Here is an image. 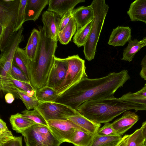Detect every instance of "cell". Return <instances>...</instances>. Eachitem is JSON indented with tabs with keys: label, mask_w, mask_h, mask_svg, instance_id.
<instances>
[{
	"label": "cell",
	"mask_w": 146,
	"mask_h": 146,
	"mask_svg": "<svg viewBox=\"0 0 146 146\" xmlns=\"http://www.w3.org/2000/svg\"><path fill=\"white\" fill-rule=\"evenodd\" d=\"M141 70L139 73L141 77L146 80V54L142 59L141 63Z\"/></svg>",
	"instance_id": "43"
},
{
	"label": "cell",
	"mask_w": 146,
	"mask_h": 146,
	"mask_svg": "<svg viewBox=\"0 0 146 146\" xmlns=\"http://www.w3.org/2000/svg\"><path fill=\"white\" fill-rule=\"evenodd\" d=\"M1 146H23L21 136L15 137L14 139Z\"/></svg>",
	"instance_id": "42"
},
{
	"label": "cell",
	"mask_w": 146,
	"mask_h": 146,
	"mask_svg": "<svg viewBox=\"0 0 146 146\" xmlns=\"http://www.w3.org/2000/svg\"><path fill=\"white\" fill-rule=\"evenodd\" d=\"M49 0H27L25 9V21L37 20Z\"/></svg>",
	"instance_id": "16"
},
{
	"label": "cell",
	"mask_w": 146,
	"mask_h": 146,
	"mask_svg": "<svg viewBox=\"0 0 146 146\" xmlns=\"http://www.w3.org/2000/svg\"><path fill=\"white\" fill-rule=\"evenodd\" d=\"M97 134L102 136H111L118 135L113 128L111 123H106L104 125L98 130Z\"/></svg>",
	"instance_id": "35"
},
{
	"label": "cell",
	"mask_w": 146,
	"mask_h": 146,
	"mask_svg": "<svg viewBox=\"0 0 146 146\" xmlns=\"http://www.w3.org/2000/svg\"><path fill=\"white\" fill-rule=\"evenodd\" d=\"M76 22L72 17L66 26L58 34V40L62 44L66 45L71 41L73 36L76 32Z\"/></svg>",
	"instance_id": "22"
},
{
	"label": "cell",
	"mask_w": 146,
	"mask_h": 146,
	"mask_svg": "<svg viewBox=\"0 0 146 146\" xmlns=\"http://www.w3.org/2000/svg\"><path fill=\"white\" fill-rule=\"evenodd\" d=\"M130 79L125 70L99 78L84 77L58 95L55 102L77 110L86 101L114 97L115 92Z\"/></svg>",
	"instance_id": "1"
},
{
	"label": "cell",
	"mask_w": 146,
	"mask_h": 146,
	"mask_svg": "<svg viewBox=\"0 0 146 146\" xmlns=\"http://www.w3.org/2000/svg\"><path fill=\"white\" fill-rule=\"evenodd\" d=\"M94 135H96L101 126V124L92 121L79 113L69 117L68 119Z\"/></svg>",
	"instance_id": "19"
},
{
	"label": "cell",
	"mask_w": 146,
	"mask_h": 146,
	"mask_svg": "<svg viewBox=\"0 0 146 146\" xmlns=\"http://www.w3.org/2000/svg\"><path fill=\"white\" fill-rule=\"evenodd\" d=\"M93 20L82 27L77 29L73 38V41L78 47L84 46L92 27Z\"/></svg>",
	"instance_id": "27"
},
{
	"label": "cell",
	"mask_w": 146,
	"mask_h": 146,
	"mask_svg": "<svg viewBox=\"0 0 146 146\" xmlns=\"http://www.w3.org/2000/svg\"><path fill=\"white\" fill-rule=\"evenodd\" d=\"M48 127L53 135L62 143H70L75 132L80 130L88 132L69 119L50 120L46 121Z\"/></svg>",
	"instance_id": "10"
},
{
	"label": "cell",
	"mask_w": 146,
	"mask_h": 146,
	"mask_svg": "<svg viewBox=\"0 0 146 146\" xmlns=\"http://www.w3.org/2000/svg\"><path fill=\"white\" fill-rule=\"evenodd\" d=\"M141 130L142 133L144 138L146 139V121L143 122L140 128Z\"/></svg>",
	"instance_id": "45"
},
{
	"label": "cell",
	"mask_w": 146,
	"mask_h": 146,
	"mask_svg": "<svg viewBox=\"0 0 146 146\" xmlns=\"http://www.w3.org/2000/svg\"><path fill=\"white\" fill-rule=\"evenodd\" d=\"M145 37H146V36H145Z\"/></svg>",
	"instance_id": "50"
},
{
	"label": "cell",
	"mask_w": 146,
	"mask_h": 146,
	"mask_svg": "<svg viewBox=\"0 0 146 146\" xmlns=\"http://www.w3.org/2000/svg\"><path fill=\"white\" fill-rule=\"evenodd\" d=\"M9 121L13 130L20 133L33 125L37 124L33 121L23 117L22 114L19 113L11 115Z\"/></svg>",
	"instance_id": "20"
},
{
	"label": "cell",
	"mask_w": 146,
	"mask_h": 146,
	"mask_svg": "<svg viewBox=\"0 0 146 146\" xmlns=\"http://www.w3.org/2000/svg\"><path fill=\"white\" fill-rule=\"evenodd\" d=\"M143 146H146V145L144 144V145Z\"/></svg>",
	"instance_id": "48"
},
{
	"label": "cell",
	"mask_w": 146,
	"mask_h": 146,
	"mask_svg": "<svg viewBox=\"0 0 146 146\" xmlns=\"http://www.w3.org/2000/svg\"><path fill=\"white\" fill-rule=\"evenodd\" d=\"M146 111L143 105L121 98H104L84 102L77 110L85 117L97 123H106L126 111Z\"/></svg>",
	"instance_id": "3"
},
{
	"label": "cell",
	"mask_w": 146,
	"mask_h": 146,
	"mask_svg": "<svg viewBox=\"0 0 146 146\" xmlns=\"http://www.w3.org/2000/svg\"><path fill=\"white\" fill-rule=\"evenodd\" d=\"M73 10L69 11L61 18L58 28V33L60 31H61L68 23L70 19L72 16V14Z\"/></svg>",
	"instance_id": "41"
},
{
	"label": "cell",
	"mask_w": 146,
	"mask_h": 146,
	"mask_svg": "<svg viewBox=\"0 0 146 146\" xmlns=\"http://www.w3.org/2000/svg\"><path fill=\"white\" fill-rule=\"evenodd\" d=\"M122 137L120 135L102 136L96 134L89 146H116Z\"/></svg>",
	"instance_id": "24"
},
{
	"label": "cell",
	"mask_w": 146,
	"mask_h": 146,
	"mask_svg": "<svg viewBox=\"0 0 146 146\" xmlns=\"http://www.w3.org/2000/svg\"><path fill=\"white\" fill-rule=\"evenodd\" d=\"M26 146H60L62 143L46 126L34 125L23 131Z\"/></svg>",
	"instance_id": "6"
},
{
	"label": "cell",
	"mask_w": 146,
	"mask_h": 146,
	"mask_svg": "<svg viewBox=\"0 0 146 146\" xmlns=\"http://www.w3.org/2000/svg\"><path fill=\"white\" fill-rule=\"evenodd\" d=\"M39 102L36 108L46 121L50 120H66L70 117L79 113L77 110L61 103Z\"/></svg>",
	"instance_id": "8"
},
{
	"label": "cell",
	"mask_w": 146,
	"mask_h": 146,
	"mask_svg": "<svg viewBox=\"0 0 146 146\" xmlns=\"http://www.w3.org/2000/svg\"><path fill=\"white\" fill-rule=\"evenodd\" d=\"M29 60V59L27 55L25 50L19 47H18L15 54L13 64L19 67L28 78L26 67L28 64Z\"/></svg>",
	"instance_id": "28"
},
{
	"label": "cell",
	"mask_w": 146,
	"mask_h": 146,
	"mask_svg": "<svg viewBox=\"0 0 146 146\" xmlns=\"http://www.w3.org/2000/svg\"><path fill=\"white\" fill-rule=\"evenodd\" d=\"M68 68L62 82L54 89L59 95L80 81L82 78L88 77L86 73L85 60L78 54L66 58Z\"/></svg>",
	"instance_id": "7"
},
{
	"label": "cell",
	"mask_w": 146,
	"mask_h": 146,
	"mask_svg": "<svg viewBox=\"0 0 146 146\" xmlns=\"http://www.w3.org/2000/svg\"><path fill=\"white\" fill-rule=\"evenodd\" d=\"M40 38L34 60H29L27 67L28 78L36 90L47 86L54 65L57 42L46 35L44 27L39 26Z\"/></svg>",
	"instance_id": "2"
},
{
	"label": "cell",
	"mask_w": 146,
	"mask_h": 146,
	"mask_svg": "<svg viewBox=\"0 0 146 146\" xmlns=\"http://www.w3.org/2000/svg\"><path fill=\"white\" fill-rule=\"evenodd\" d=\"M25 51L28 59L31 61L33 60L35 56L36 52L30 36L25 48Z\"/></svg>",
	"instance_id": "37"
},
{
	"label": "cell",
	"mask_w": 146,
	"mask_h": 146,
	"mask_svg": "<svg viewBox=\"0 0 146 146\" xmlns=\"http://www.w3.org/2000/svg\"><path fill=\"white\" fill-rule=\"evenodd\" d=\"M0 89L3 92L12 94L15 97L18 98L17 92L19 88L14 84L12 80V76H3L0 75Z\"/></svg>",
	"instance_id": "29"
},
{
	"label": "cell",
	"mask_w": 146,
	"mask_h": 146,
	"mask_svg": "<svg viewBox=\"0 0 146 146\" xmlns=\"http://www.w3.org/2000/svg\"><path fill=\"white\" fill-rule=\"evenodd\" d=\"M61 19L60 16L48 10L42 15V21L47 36L55 41H58V30Z\"/></svg>",
	"instance_id": "12"
},
{
	"label": "cell",
	"mask_w": 146,
	"mask_h": 146,
	"mask_svg": "<svg viewBox=\"0 0 146 146\" xmlns=\"http://www.w3.org/2000/svg\"><path fill=\"white\" fill-rule=\"evenodd\" d=\"M85 0H49L48 10L53 12L62 18L67 13L73 10L78 3Z\"/></svg>",
	"instance_id": "14"
},
{
	"label": "cell",
	"mask_w": 146,
	"mask_h": 146,
	"mask_svg": "<svg viewBox=\"0 0 146 146\" xmlns=\"http://www.w3.org/2000/svg\"><path fill=\"white\" fill-rule=\"evenodd\" d=\"M19 98L20 99L27 110L35 108L38 105L39 102L35 97L28 96L27 93L19 88L17 92Z\"/></svg>",
	"instance_id": "30"
},
{
	"label": "cell",
	"mask_w": 146,
	"mask_h": 146,
	"mask_svg": "<svg viewBox=\"0 0 146 146\" xmlns=\"http://www.w3.org/2000/svg\"><path fill=\"white\" fill-rule=\"evenodd\" d=\"M94 136L89 133L78 130L74 133L70 143L75 146H89Z\"/></svg>",
	"instance_id": "26"
},
{
	"label": "cell",
	"mask_w": 146,
	"mask_h": 146,
	"mask_svg": "<svg viewBox=\"0 0 146 146\" xmlns=\"http://www.w3.org/2000/svg\"><path fill=\"white\" fill-rule=\"evenodd\" d=\"M27 0H20L15 32L17 31L25 21V9Z\"/></svg>",
	"instance_id": "33"
},
{
	"label": "cell",
	"mask_w": 146,
	"mask_h": 146,
	"mask_svg": "<svg viewBox=\"0 0 146 146\" xmlns=\"http://www.w3.org/2000/svg\"><path fill=\"white\" fill-rule=\"evenodd\" d=\"M139 119L135 112L127 110L121 117L111 123L112 126L118 135H122L131 128Z\"/></svg>",
	"instance_id": "13"
},
{
	"label": "cell",
	"mask_w": 146,
	"mask_h": 146,
	"mask_svg": "<svg viewBox=\"0 0 146 146\" xmlns=\"http://www.w3.org/2000/svg\"><path fill=\"white\" fill-rule=\"evenodd\" d=\"M22 26L15 32L9 44L1 52L0 57V75L12 76L11 69L15 52L19 44L24 40Z\"/></svg>",
	"instance_id": "9"
},
{
	"label": "cell",
	"mask_w": 146,
	"mask_h": 146,
	"mask_svg": "<svg viewBox=\"0 0 146 146\" xmlns=\"http://www.w3.org/2000/svg\"><path fill=\"white\" fill-rule=\"evenodd\" d=\"M30 36L31 38L36 54L40 40V35L39 30L35 28L33 29L31 33Z\"/></svg>",
	"instance_id": "38"
},
{
	"label": "cell",
	"mask_w": 146,
	"mask_h": 146,
	"mask_svg": "<svg viewBox=\"0 0 146 146\" xmlns=\"http://www.w3.org/2000/svg\"><path fill=\"white\" fill-rule=\"evenodd\" d=\"M141 41L145 46H146V37L144 38L142 40H141Z\"/></svg>",
	"instance_id": "46"
},
{
	"label": "cell",
	"mask_w": 146,
	"mask_h": 146,
	"mask_svg": "<svg viewBox=\"0 0 146 146\" xmlns=\"http://www.w3.org/2000/svg\"><path fill=\"white\" fill-rule=\"evenodd\" d=\"M128 96L138 98H146V85H145L141 89L138 91L132 93L129 92L125 94Z\"/></svg>",
	"instance_id": "40"
},
{
	"label": "cell",
	"mask_w": 146,
	"mask_h": 146,
	"mask_svg": "<svg viewBox=\"0 0 146 146\" xmlns=\"http://www.w3.org/2000/svg\"><path fill=\"white\" fill-rule=\"evenodd\" d=\"M20 0H0V50L3 52L15 32Z\"/></svg>",
	"instance_id": "5"
},
{
	"label": "cell",
	"mask_w": 146,
	"mask_h": 146,
	"mask_svg": "<svg viewBox=\"0 0 146 146\" xmlns=\"http://www.w3.org/2000/svg\"><path fill=\"white\" fill-rule=\"evenodd\" d=\"M58 96L56 91L53 88L48 86L36 90L35 97L39 101L55 102Z\"/></svg>",
	"instance_id": "25"
},
{
	"label": "cell",
	"mask_w": 146,
	"mask_h": 146,
	"mask_svg": "<svg viewBox=\"0 0 146 146\" xmlns=\"http://www.w3.org/2000/svg\"><path fill=\"white\" fill-rule=\"evenodd\" d=\"M21 113L23 117L33 121L37 124L48 127L46 121L36 108L32 110H25Z\"/></svg>",
	"instance_id": "31"
},
{
	"label": "cell",
	"mask_w": 146,
	"mask_h": 146,
	"mask_svg": "<svg viewBox=\"0 0 146 146\" xmlns=\"http://www.w3.org/2000/svg\"><path fill=\"white\" fill-rule=\"evenodd\" d=\"M145 85H146V82L145 84Z\"/></svg>",
	"instance_id": "49"
},
{
	"label": "cell",
	"mask_w": 146,
	"mask_h": 146,
	"mask_svg": "<svg viewBox=\"0 0 146 146\" xmlns=\"http://www.w3.org/2000/svg\"><path fill=\"white\" fill-rule=\"evenodd\" d=\"M12 79L17 87L26 92L28 96L35 97L36 90L32 87L30 82L18 80L13 77Z\"/></svg>",
	"instance_id": "34"
},
{
	"label": "cell",
	"mask_w": 146,
	"mask_h": 146,
	"mask_svg": "<svg viewBox=\"0 0 146 146\" xmlns=\"http://www.w3.org/2000/svg\"><path fill=\"white\" fill-rule=\"evenodd\" d=\"M144 46L141 40L137 39H131L128 42L127 46L123 50L121 60L131 62L137 52Z\"/></svg>",
	"instance_id": "23"
},
{
	"label": "cell",
	"mask_w": 146,
	"mask_h": 146,
	"mask_svg": "<svg viewBox=\"0 0 146 146\" xmlns=\"http://www.w3.org/2000/svg\"><path fill=\"white\" fill-rule=\"evenodd\" d=\"M14 95L10 93H7L5 96V98L6 102L8 104L12 103L15 100Z\"/></svg>",
	"instance_id": "44"
},
{
	"label": "cell",
	"mask_w": 146,
	"mask_h": 146,
	"mask_svg": "<svg viewBox=\"0 0 146 146\" xmlns=\"http://www.w3.org/2000/svg\"><path fill=\"white\" fill-rule=\"evenodd\" d=\"M145 140L140 128L131 134L124 135L116 146H143Z\"/></svg>",
	"instance_id": "21"
},
{
	"label": "cell",
	"mask_w": 146,
	"mask_h": 146,
	"mask_svg": "<svg viewBox=\"0 0 146 146\" xmlns=\"http://www.w3.org/2000/svg\"><path fill=\"white\" fill-rule=\"evenodd\" d=\"M11 132L9 130L6 123L1 119H0V146L13 139Z\"/></svg>",
	"instance_id": "32"
},
{
	"label": "cell",
	"mask_w": 146,
	"mask_h": 146,
	"mask_svg": "<svg viewBox=\"0 0 146 146\" xmlns=\"http://www.w3.org/2000/svg\"><path fill=\"white\" fill-rule=\"evenodd\" d=\"M121 98L127 101L142 105L146 108V98H138L123 95Z\"/></svg>",
	"instance_id": "39"
},
{
	"label": "cell",
	"mask_w": 146,
	"mask_h": 146,
	"mask_svg": "<svg viewBox=\"0 0 146 146\" xmlns=\"http://www.w3.org/2000/svg\"><path fill=\"white\" fill-rule=\"evenodd\" d=\"M68 68V64L66 58H61L55 56L47 86L54 88L59 86L65 78Z\"/></svg>",
	"instance_id": "11"
},
{
	"label": "cell",
	"mask_w": 146,
	"mask_h": 146,
	"mask_svg": "<svg viewBox=\"0 0 146 146\" xmlns=\"http://www.w3.org/2000/svg\"><path fill=\"white\" fill-rule=\"evenodd\" d=\"M93 9L94 17L89 34L84 45L85 58L90 61L94 59L99 40L109 7L104 0H94L90 5Z\"/></svg>",
	"instance_id": "4"
},
{
	"label": "cell",
	"mask_w": 146,
	"mask_h": 146,
	"mask_svg": "<svg viewBox=\"0 0 146 146\" xmlns=\"http://www.w3.org/2000/svg\"><path fill=\"white\" fill-rule=\"evenodd\" d=\"M72 15L76 22L77 29L84 26L94 17L93 10L91 5L75 9L73 10Z\"/></svg>",
	"instance_id": "17"
},
{
	"label": "cell",
	"mask_w": 146,
	"mask_h": 146,
	"mask_svg": "<svg viewBox=\"0 0 146 146\" xmlns=\"http://www.w3.org/2000/svg\"><path fill=\"white\" fill-rule=\"evenodd\" d=\"M131 32L129 27L118 26L113 29L108 43L114 46H123L131 39Z\"/></svg>",
	"instance_id": "15"
},
{
	"label": "cell",
	"mask_w": 146,
	"mask_h": 146,
	"mask_svg": "<svg viewBox=\"0 0 146 146\" xmlns=\"http://www.w3.org/2000/svg\"><path fill=\"white\" fill-rule=\"evenodd\" d=\"M11 74L13 77L15 79L30 82L29 79L23 71L13 64L12 66Z\"/></svg>",
	"instance_id": "36"
},
{
	"label": "cell",
	"mask_w": 146,
	"mask_h": 146,
	"mask_svg": "<svg viewBox=\"0 0 146 146\" xmlns=\"http://www.w3.org/2000/svg\"><path fill=\"white\" fill-rule=\"evenodd\" d=\"M144 144L146 145V139L145 140Z\"/></svg>",
	"instance_id": "47"
},
{
	"label": "cell",
	"mask_w": 146,
	"mask_h": 146,
	"mask_svg": "<svg viewBox=\"0 0 146 146\" xmlns=\"http://www.w3.org/2000/svg\"><path fill=\"white\" fill-rule=\"evenodd\" d=\"M127 14L132 21L146 24V0H136L130 5Z\"/></svg>",
	"instance_id": "18"
}]
</instances>
